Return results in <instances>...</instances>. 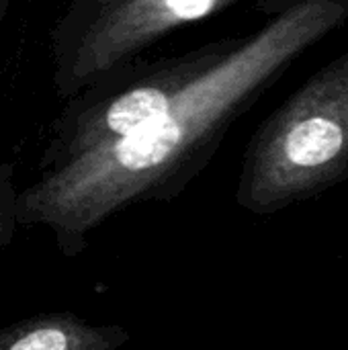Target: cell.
<instances>
[{"label":"cell","instance_id":"6da1fadb","mask_svg":"<svg viewBox=\"0 0 348 350\" xmlns=\"http://www.w3.org/2000/svg\"><path fill=\"white\" fill-rule=\"evenodd\" d=\"M348 16V0H299L224 53L160 115L90 150L16 195L23 224L49 226L64 248L125 205L170 199L211 160L228 127L308 47Z\"/></svg>","mask_w":348,"mask_h":350},{"label":"cell","instance_id":"7a4b0ae2","mask_svg":"<svg viewBox=\"0 0 348 350\" xmlns=\"http://www.w3.org/2000/svg\"><path fill=\"white\" fill-rule=\"evenodd\" d=\"M348 176V51L299 86L254 133L238 203L258 215L312 199Z\"/></svg>","mask_w":348,"mask_h":350},{"label":"cell","instance_id":"3957f363","mask_svg":"<svg viewBox=\"0 0 348 350\" xmlns=\"http://www.w3.org/2000/svg\"><path fill=\"white\" fill-rule=\"evenodd\" d=\"M240 0H70L51 29V80L68 100L160 37Z\"/></svg>","mask_w":348,"mask_h":350},{"label":"cell","instance_id":"277c9868","mask_svg":"<svg viewBox=\"0 0 348 350\" xmlns=\"http://www.w3.org/2000/svg\"><path fill=\"white\" fill-rule=\"evenodd\" d=\"M228 41L156 62H131L68 98L51 125L41 172L103 148L166 111L224 53Z\"/></svg>","mask_w":348,"mask_h":350},{"label":"cell","instance_id":"5b68a950","mask_svg":"<svg viewBox=\"0 0 348 350\" xmlns=\"http://www.w3.org/2000/svg\"><path fill=\"white\" fill-rule=\"evenodd\" d=\"M16 221V195L10 185V170L0 168V244L10 236Z\"/></svg>","mask_w":348,"mask_h":350},{"label":"cell","instance_id":"8992f818","mask_svg":"<svg viewBox=\"0 0 348 350\" xmlns=\"http://www.w3.org/2000/svg\"><path fill=\"white\" fill-rule=\"evenodd\" d=\"M8 4H10V0H0V21H2V16H4V12H6Z\"/></svg>","mask_w":348,"mask_h":350}]
</instances>
